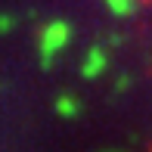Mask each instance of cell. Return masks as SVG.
Returning a JSON list of instances; mask_svg holds the SVG:
<instances>
[{
	"mask_svg": "<svg viewBox=\"0 0 152 152\" xmlns=\"http://www.w3.org/2000/svg\"><path fill=\"white\" fill-rule=\"evenodd\" d=\"M68 44V25L65 22H53L44 28V37H40V47H44V65H50L53 53L59 50V47Z\"/></svg>",
	"mask_w": 152,
	"mask_h": 152,
	"instance_id": "obj_1",
	"label": "cell"
},
{
	"mask_svg": "<svg viewBox=\"0 0 152 152\" xmlns=\"http://www.w3.org/2000/svg\"><path fill=\"white\" fill-rule=\"evenodd\" d=\"M102 68H106V53L93 50L90 59H87V65H84V75H87V78H96V72H102Z\"/></svg>",
	"mask_w": 152,
	"mask_h": 152,
	"instance_id": "obj_2",
	"label": "cell"
},
{
	"mask_svg": "<svg viewBox=\"0 0 152 152\" xmlns=\"http://www.w3.org/2000/svg\"><path fill=\"white\" fill-rule=\"evenodd\" d=\"M56 109H59V115H65V118H72V115H78V99H72V96H62Z\"/></svg>",
	"mask_w": 152,
	"mask_h": 152,
	"instance_id": "obj_3",
	"label": "cell"
},
{
	"mask_svg": "<svg viewBox=\"0 0 152 152\" xmlns=\"http://www.w3.org/2000/svg\"><path fill=\"white\" fill-rule=\"evenodd\" d=\"M109 6H112L115 16H130L134 12V0H109Z\"/></svg>",
	"mask_w": 152,
	"mask_h": 152,
	"instance_id": "obj_4",
	"label": "cell"
}]
</instances>
